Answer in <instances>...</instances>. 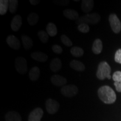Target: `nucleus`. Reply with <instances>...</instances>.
<instances>
[{
	"label": "nucleus",
	"mask_w": 121,
	"mask_h": 121,
	"mask_svg": "<svg viewBox=\"0 0 121 121\" xmlns=\"http://www.w3.org/2000/svg\"><path fill=\"white\" fill-rule=\"evenodd\" d=\"M62 67V63L60 59L55 58L53 59L50 63V69L53 72H56L60 71Z\"/></svg>",
	"instance_id": "16"
},
{
	"label": "nucleus",
	"mask_w": 121,
	"mask_h": 121,
	"mask_svg": "<svg viewBox=\"0 0 121 121\" xmlns=\"http://www.w3.org/2000/svg\"><path fill=\"white\" fill-rule=\"evenodd\" d=\"M63 13L65 17L71 20H76L79 18L78 12L72 9H66L63 11Z\"/></svg>",
	"instance_id": "12"
},
{
	"label": "nucleus",
	"mask_w": 121,
	"mask_h": 121,
	"mask_svg": "<svg viewBox=\"0 0 121 121\" xmlns=\"http://www.w3.org/2000/svg\"><path fill=\"white\" fill-rule=\"evenodd\" d=\"M47 33L51 37H54L57 34V29L56 25L52 22H49L46 26Z\"/></svg>",
	"instance_id": "21"
},
{
	"label": "nucleus",
	"mask_w": 121,
	"mask_h": 121,
	"mask_svg": "<svg viewBox=\"0 0 121 121\" xmlns=\"http://www.w3.org/2000/svg\"><path fill=\"white\" fill-rule=\"evenodd\" d=\"M109 22L113 32L116 34L120 32L121 30V23L117 15L114 13L110 14L109 17Z\"/></svg>",
	"instance_id": "6"
},
{
	"label": "nucleus",
	"mask_w": 121,
	"mask_h": 121,
	"mask_svg": "<svg viewBox=\"0 0 121 121\" xmlns=\"http://www.w3.org/2000/svg\"><path fill=\"white\" fill-rule=\"evenodd\" d=\"M54 3L60 5H66L69 3V1H56Z\"/></svg>",
	"instance_id": "33"
},
{
	"label": "nucleus",
	"mask_w": 121,
	"mask_h": 121,
	"mask_svg": "<svg viewBox=\"0 0 121 121\" xmlns=\"http://www.w3.org/2000/svg\"><path fill=\"white\" fill-rule=\"evenodd\" d=\"M78 87L75 85H67L62 87L60 92L63 96L71 98L75 96L78 93Z\"/></svg>",
	"instance_id": "4"
},
{
	"label": "nucleus",
	"mask_w": 121,
	"mask_h": 121,
	"mask_svg": "<svg viewBox=\"0 0 121 121\" xmlns=\"http://www.w3.org/2000/svg\"><path fill=\"white\" fill-rule=\"evenodd\" d=\"M102 49L103 43L102 40L99 39H95L92 47V51L94 54H98L102 52Z\"/></svg>",
	"instance_id": "18"
},
{
	"label": "nucleus",
	"mask_w": 121,
	"mask_h": 121,
	"mask_svg": "<svg viewBox=\"0 0 121 121\" xmlns=\"http://www.w3.org/2000/svg\"><path fill=\"white\" fill-rule=\"evenodd\" d=\"M78 29L81 33H87L90 30V28L86 24H80L78 26Z\"/></svg>",
	"instance_id": "27"
},
{
	"label": "nucleus",
	"mask_w": 121,
	"mask_h": 121,
	"mask_svg": "<svg viewBox=\"0 0 121 121\" xmlns=\"http://www.w3.org/2000/svg\"><path fill=\"white\" fill-rule=\"evenodd\" d=\"M15 68L20 74L22 75L26 73L28 70V65L26 59L22 57H17L15 60Z\"/></svg>",
	"instance_id": "5"
},
{
	"label": "nucleus",
	"mask_w": 121,
	"mask_h": 121,
	"mask_svg": "<svg viewBox=\"0 0 121 121\" xmlns=\"http://www.w3.org/2000/svg\"><path fill=\"white\" fill-rule=\"evenodd\" d=\"M29 76L31 81H37L40 76V69L37 66H35L30 69Z\"/></svg>",
	"instance_id": "19"
},
{
	"label": "nucleus",
	"mask_w": 121,
	"mask_h": 121,
	"mask_svg": "<svg viewBox=\"0 0 121 121\" xmlns=\"http://www.w3.org/2000/svg\"><path fill=\"white\" fill-rule=\"evenodd\" d=\"M6 121H22V117L19 113L10 111L5 115Z\"/></svg>",
	"instance_id": "13"
},
{
	"label": "nucleus",
	"mask_w": 121,
	"mask_h": 121,
	"mask_svg": "<svg viewBox=\"0 0 121 121\" xmlns=\"http://www.w3.org/2000/svg\"><path fill=\"white\" fill-rule=\"evenodd\" d=\"M98 94L99 99L105 104H112L116 100V94L111 87L103 86L98 89Z\"/></svg>",
	"instance_id": "1"
},
{
	"label": "nucleus",
	"mask_w": 121,
	"mask_h": 121,
	"mask_svg": "<svg viewBox=\"0 0 121 121\" xmlns=\"http://www.w3.org/2000/svg\"><path fill=\"white\" fill-rule=\"evenodd\" d=\"M18 4L17 0H11V1H9V11L12 13H16V10H17Z\"/></svg>",
	"instance_id": "26"
},
{
	"label": "nucleus",
	"mask_w": 121,
	"mask_h": 121,
	"mask_svg": "<svg viewBox=\"0 0 121 121\" xmlns=\"http://www.w3.org/2000/svg\"><path fill=\"white\" fill-rule=\"evenodd\" d=\"M69 66L73 69H75L78 71L82 72L85 69V66L82 62L79 60H73L71 61Z\"/></svg>",
	"instance_id": "17"
},
{
	"label": "nucleus",
	"mask_w": 121,
	"mask_h": 121,
	"mask_svg": "<svg viewBox=\"0 0 121 121\" xmlns=\"http://www.w3.org/2000/svg\"><path fill=\"white\" fill-rule=\"evenodd\" d=\"M46 110L51 114H55L60 108V104L56 100L52 99H48L45 102Z\"/></svg>",
	"instance_id": "7"
},
{
	"label": "nucleus",
	"mask_w": 121,
	"mask_h": 121,
	"mask_svg": "<svg viewBox=\"0 0 121 121\" xmlns=\"http://www.w3.org/2000/svg\"><path fill=\"white\" fill-rule=\"evenodd\" d=\"M114 60L116 62L121 64V49L117 50L115 54Z\"/></svg>",
	"instance_id": "31"
},
{
	"label": "nucleus",
	"mask_w": 121,
	"mask_h": 121,
	"mask_svg": "<svg viewBox=\"0 0 121 121\" xmlns=\"http://www.w3.org/2000/svg\"><path fill=\"white\" fill-rule=\"evenodd\" d=\"M30 2L33 5H37L39 4V1L38 0H30Z\"/></svg>",
	"instance_id": "34"
},
{
	"label": "nucleus",
	"mask_w": 121,
	"mask_h": 121,
	"mask_svg": "<svg viewBox=\"0 0 121 121\" xmlns=\"http://www.w3.org/2000/svg\"><path fill=\"white\" fill-rule=\"evenodd\" d=\"M52 51L54 53L56 54H60L62 53L63 49L59 45H53L52 46Z\"/></svg>",
	"instance_id": "30"
},
{
	"label": "nucleus",
	"mask_w": 121,
	"mask_h": 121,
	"mask_svg": "<svg viewBox=\"0 0 121 121\" xmlns=\"http://www.w3.org/2000/svg\"><path fill=\"white\" fill-rule=\"evenodd\" d=\"M51 82L54 85L57 86H64L67 84V80L64 77L58 75H54L51 78Z\"/></svg>",
	"instance_id": "9"
},
{
	"label": "nucleus",
	"mask_w": 121,
	"mask_h": 121,
	"mask_svg": "<svg viewBox=\"0 0 121 121\" xmlns=\"http://www.w3.org/2000/svg\"><path fill=\"white\" fill-rule=\"evenodd\" d=\"M43 116V110L40 108L34 109L31 112L28 117V121H40Z\"/></svg>",
	"instance_id": "8"
},
{
	"label": "nucleus",
	"mask_w": 121,
	"mask_h": 121,
	"mask_svg": "<svg viewBox=\"0 0 121 121\" xmlns=\"http://www.w3.org/2000/svg\"><path fill=\"white\" fill-rule=\"evenodd\" d=\"M113 80H114V82H121V71L115 72L113 75Z\"/></svg>",
	"instance_id": "29"
},
{
	"label": "nucleus",
	"mask_w": 121,
	"mask_h": 121,
	"mask_svg": "<svg viewBox=\"0 0 121 121\" xmlns=\"http://www.w3.org/2000/svg\"><path fill=\"white\" fill-rule=\"evenodd\" d=\"M6 42L9 46L13 49H19L20 47V43L19 39L13 35H10L7 37Z\"/></svg>",
	"instance_id": "10"
},
{
	"label": "nucleus",
	"mask_w": 121,
	"mask_h": 121,
	"mask_svg": "<svg viewBox=\"0 0 121 121\" xmlns=\"http://www.w3.org/2000/svg\"><path fill=\"white\" fill-rule=\"evenodd\" d=\"M31 57L33 60L40 62H45L48 59V56L41 52H33L31 54Z\"/></svg>",
	"instance_id": "14"
},
{
	"label": "nucleus",
	"mask_w": 121,
	"mask_h": 121,
	"mask_svg": "<svg viewBox=\"0 0 121 121\" xmlns=\"http://www.w3.org/2000/svg\"><path fill=\"white\" fill-rule=\"evenodd\" d=\"M100 16L97 13H87V14L83 15L78 18L77 20V23L80 24H92L94 25L98 23L100 20Z\"/></svg>",
	"instance_id": "3"
},
{
	"label": "nucleus",
	"mask_w": 121,
	"mask_h": 121,
	"mask_svg": "<svg viewBox=\"0 0 121 121\" xmlns=\"http://www.w3.org/2000/svg\"><path fill=\"white\" fill-rule=\"evenodd\" d=\"M22 43L25 49H29L32 47L33 41L31 38L27 35H22Z\"/></svg>",
	"instance_id": "20"
},
{
	"label": "nucleus",
	"mask_w": 121,
	"mask_h": 121,
	"mask_svg": "<svg viewBox=\"0 0 121 121\" xmlns=\"http://www.w3.org/2000/svg\"><path fill=\"white\" fill-rule=\"evenodd\" d=\"M9 7V1H7V0L0 1V14L1 15H4L7 13Z\"/></svg>",
	"instance_id": "23"
},
{
	"label": "nucleus",
	"mask_w": 121,
	"mask_h": 121,
	"mask_svg": "<svg viewBox=\"0 0 121 121\" xmlns=\"http://www.w3.org/2000/svg\"><path fill=\"white\" fill-rule=\"evenodd\" d=\"M48 35L47 33L45 32L44 30H40L38 33V36L39 39L42 43H46L48 41Z\"/></svg>",
	"instance_id": "25"
},
{
	"label": "nucleus",
	"mask_w": 121,
	"mask_h": 121,
	"mask_svg": "<svg viewBox=\"0 0 121 121\" xmlns=\"http://www.w3.org/2000/svg\"><path fill=\"white\" fill-rule=\"evenodd\" d=\"M110 72L111 69L110 66L107 62L103 61L99 64L98 67V70L96 72V76L98 79L103 80L107 78L108 79H110Z\"/></svg>",
	"instance_id": "2"
},
{
	"label": "nucleus",
	"mask_w": 121,
	"mask_h": 121,
	"mask_svg": "<svg viewBox=\"0 0 121 121\" xmlns=\"http://www.w3.org/2000/svg\"><path fill=\"white\" fill-rule=\"evenodd\" d=\"M39 16L37 13H30L28 16V22L29 25L33 26L38 22Z\"/></svg>",
	"instance_id": "22"
},
{
	"label": "nucleus",
	"mask_w": 121,
	"mask_h": 121,
	"mask_svg": "<svg viewBox=\"0 0 121 121\" xmlns=\"http://www.w3.org/2000/svg\"><path fill=\"white\" fill-rule=\"evenodd\" d=\"M94 1L93 0H84L81 4V10L85 13H88L93 10Z\"/></svg>",
	"instance_id": "15"
},
{
	"label": "nucleus",
	"mask_w": 121,
	"mask_h": 121,
	"mask_svg": "<svg viewBox=\"0 0 121 121\" xmlns=\"http://www.w3.org/2000/svg\"><path fill=\"white\" fill-rule=\"evenodd\" d=\"M71 53L74 57H80L83 56L84 51L81 48L78 47H73L71 49Z\"/></svg>",
	"instance_id": "24"
},
{
	"label": "nucleus",
	"mask_w": 121,
	"mask_h": 121,
	"mask_svg": "<svg viewBox=\"0 0 121 121\" xmlns=\"http://www.w3.org/2000/svg\"><path fill=\"white\" fill-rule=\"evenodd\" d=\"M62 42L67 47H71L72 45V42L71 39L69 38L67 36L65 35H62L60 37Z\"/></svg>",
	"instance_id": "28"
},
{
	"label": "nucleus",
	"mask_w": 121,
	"mask_h": 121,
	"mask_svg": "<svg viewBox=\"0 0 121 121\" xmlns=\"http://www.w3.org/2000/svg\"><path fill=\"white\" fill-rule=\"evenodd\" d=\"M114 85L116 87V90L118 92L121 93V82H114Z\"/></svg>",
	"instance_id": "32"
},
{
	"label": "nucleus",
	"mask_w": 121,
	"mask_h": 121,
	"mask_svg": "<svg viewBox=\"0 0 121 121\" xmlns=\"http://www.w3.org/2000/svg\"><path fill=\"white\" fill-rule=\"evenodd\" d=\"M22 25V18L19 15H16L13 17L11 22V28L14 31H17L20 29Z\"/></svg>",
	"instance_id": "11"
}]
</instances>
